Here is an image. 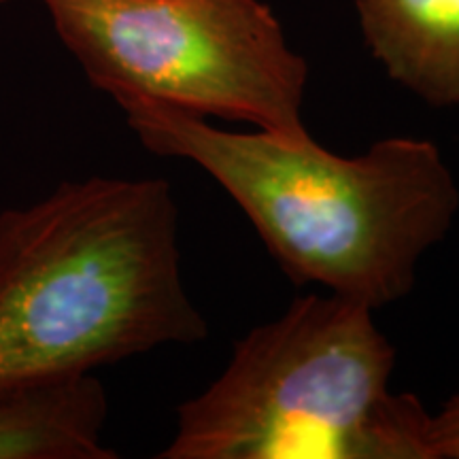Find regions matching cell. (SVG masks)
Wrapping results in <instances>:
<instances>
[{
  "label": "cell",
  "instance_id": "1",
  "mask_svg": "<svg viewBox=\"0 0 459 459\" xmlns=\"http://www.w3.org/2000/svg\"><path fill=\"white\" fill-rule=\"evenodd\" d=\"M113 100L143 147L198 164L237 200L294 283L372 311L411 294L457 217L459 187L432 141L392 136L342 158L311 134L230 132L162 100Z\"/></svg>",
  "mask_w": 459,
  "mask_h": 459
},
{
  "label": "cell",
  "instance_id": "4",
  "mask_svg": "<svg viewBox=\"0 0 459 459\" xmlns=\"http://www.w3.org/2000/svg\"><path fill=\"white\" fill-rule=\"evenodd\" d=\"M96 88L308 136L307 60L262 0H43Z\"/></svg>",
  "mask_w": 459,
  "mask_h": 459
},
{
  "label": "cell",
  "instance_id": "2",
  "mask_svg": "<svg viewBox=\"0 0 459 459\" xmlns=\"http://www.w3.org/2000/svg\"><path fill=\"white\" fill-rule=\"evenodd\" d=\"M206 334L169 181H65L0 213V402Z\"/></svg>",
  "mask_w": 459,
  "mask_h": 459
},
{
  "label": "cell",
  "instance_id": "5",
  "mask_svg": "<svg viewBox=\"0 0 459 459\" xmlns=\"http://www.w3.org/2000/svg\"><path fill=\"white\" fill-rule=\"evenodd\" d=\"M361 34L394 82L428 105H459V0H353Z\"/></svg>",
  "mask_w": 459,
  "mask_h": 459
},
{
  "label": "cell",
  "instance_id": "8",
  "mask_svg": "<svg viewBox=\"0 0 459 459\" xmlns=\"http://www.w3.org/2000/svg\"><path fill=\"white\" fill-rule=\"evenodd\" d=\"M3 3H7V0H0V4H3Z\"/></svg>",
  "mask_w": 459,
  "mask_h": 459
},
{
  "label": "cell",
  "instance_id": "7",
  "mask_svg": "<svg viewBox=\"0 0 459 459\" xmlns=\"http://www.w3.org/2000/svg\"><path fill=\"white\" fill-rule=\"evenodd\" d=\"M429 453L432 459H459V394L429 417Z\"/></svg>",
  "mask_w": 459,
  "mask_h": 459
},
{
  "label": "cell",
  "instance_id": "6",
  "mask_svg": "<svg viewBox=\"0 0 459 459\" xmlns=\"http://www.w3.org/2000/svg\"><path fill=\"white\" fill-rule=\"evenodd\" d=\"M107 392L96 377L51 383L0 402V459H113L102 445Z\"/></svg>",
  "mask_w": 459,
  "mask_h": 459
},
{
  "label": "cell",
  "instance_id": "3",
  "mask_svg": "<svg viewBox=\"0 0 459 459\" xmlns=\"http://www.w3.org/2000/svg\"><path fill=\"white\" fill-rule=\"evenodd\" d=\"M372 313L336 294L298 298L183 402L158 457L432 459V415L417 395L389 389L395 349Z\"/></svg>",
  "mask_w": 459,
  "mask_h": 459
}]
</instances>
